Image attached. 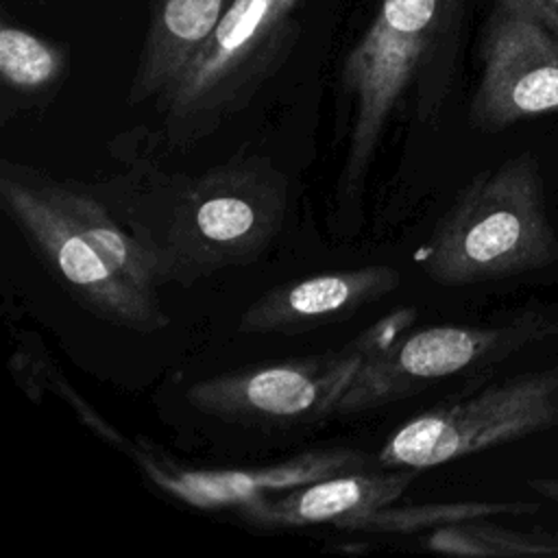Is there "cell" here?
I'll return each instance as SVG.
<instances>
[{
	"label": "cell",
	"instance_id": "cell-1",
	"mask_svg": "<svg viewBox=\"0 0 558 558\" xmlns=\"http://www.w3.org/2000/svg\"><path fill=\"white\" fill-rule=\"evenodd\" d=\"M0 203L37 259L85 312L135 333L170 325L148 251L96 192L4 157Z\"/></svg>",
	"mask_w": 558,
	"mask_h": 558
},
{
	"label": "cell",
	"instance_id": "cell-2",
	"mask_svg": "<svg viewBox=\"0 0 558 558\" xmlns=\"http://www.w3.org/2000/svg\"><path fill=\"white\" fill-rule=\"evenodd\" d=\"M126 203L122 225L148 251L159 286H192L225 268L246 266L279 235L288 183L262 157H231L196 177H168Z\"/></svg>",
	"mask_w": 558,
	"mask_h": 558
},
{
	"label": "cell",
	"instance_id": "cell-3",
	"mask_svg": "<svg viewBox=\"0 0 558 558\" xmlns=\"http://www.w3.org/2000/svg\"><path fill=\"white\" fill-rule=\"evenodd\" d=\"M464 0H379L377 13L342 65L349 98L344 161L336 183L340 209L360 207L377 150L390 120L416 94L418 118L440 107L445 85L436 70L449 72L453 35Z\"/></svg>",
	"mask_w": 558,
	"mask_h": 558
},
{
	"label": "cell",
	"instance_id": "cell-4",
	"mask_svg": "<svg viewBox=\"0 0 558 558\" xmlns=\"http://www.w3.org/2000/svg\"><path fill=\"white\" fill-rule=\"evenodd\" d=\"M556 262L558 233L532 150L477 172L418 253L423 272L447 288L499 281Z\"/></svg>",
	"mask_w": 558,
	"mask_h": 558
},
{
	"label": "cell",
	"instance_id": "cell-5",
	"mask_svg": "<svg viewBox=\"0 0 558 558\" xmlns=\"http://www.w3.org/2000/svg\"><path fill=\"white\" fill-rule=\"evenodd\" d=\"M416 316L418 310L412 305L395 307L336 349L198 379L185 390V399L207 416L242 425L310 423L333 416L360 368L412 329Z\"/></svg>",
	"mask_w": 558,
	"mask_h": 558
},
{
	"label": "cell",
	"instance_id": "cell-6",
	"mask_svg": "<svg viewBox=\"0 0 558 558\" xmlns=\"http://www.w3.org/2000/svg\"><path fill=\"white\" fill-rule=\"evenodd\" d=\"M303 0H231L207 44L159 100L163 137L185 148L244 109L292 41Z\"/></svg>",
	"mask_w": 558,
	"mask_h": 558
},
{
	"label": "cell",
	"instance_id": "cell-7",
	"mask_svg": "<svg viewBox=\"0 0 558 558\" xmlns=\"http://www.w3.org/2000/svg\"><path fill=\"white\" fill-rule=\"evenodd\" d=\"M558 425V364L434 405L397 427L377 451L384 469L423 471Z\"/></svg>",
	"mask_w": 558,
	"mask_h": 558
},
{
	"label": "cell",
	"instance_id": "cell-8",
	"mask_svg": "<svg viewBox=\"0 0 558 558\" xmlns=\"http://www.w3.org/2000/svg\"><path fill=\"white\" fill-rule=\"evenodd\" d=\"M558 336V307H532L493 325H434L405 331L366 362L340 397L333 416L403 401L453 375L493 366L530 344Z\"/></svg>",
	"mask_w": 558,
	"mask_h": 558
},
{
	"label": "cell",
	"instance_id": "cell-9",
	"mask_svg": "<svg viewBox=\"0 0 558 558\" xmlns=\"http://www.w3.org/2000/svg\"><path fill=\"white\" fill-rule=\"evenodd\" d=\"M471 124L504 131L523 120L558 116V26L512 0H495L480 48Z\"/></svg>",
	"mask_w": 558,
	"mask_h": 558
},
{
	"label": "cell",
	"instance_id": "cell-10",
	"mask_svg": "<svg viewBox=\"0 0 558 558\" xmlns=\"http://www.w3.org/2000/svg\"><path fill=\"white\" fill-rule=\"evenodd\" d=\"M126 456L161 493L196 510H238L255 499L368 464V456L349 447L310 449L281 462L240 469L185 466L146 440L131 442Z\"/></svg>",
	"mask_w": 558,
	"mask_h": 558
},
{
	"label": "cell",
	"instance_id": "cell-11",
	"mask_svg": "<svg viewBox=\"0 0 558 558\" xmlns=\"http://www.w3.org/2000/svg\"><path fill=\"white\" fill-rule=\"evenodd\" d=\"M399 286L401 272L386 264L310 275L259 294L242 312L238 331L251 336L305 333L353 316Z\"/></svg>",
	"mask_w": 558,
	"mask_h": 558
},
{
	"label": "cell",
	"instance_id": "cell-12",
	"mask_svg": "<svg viewBox=\"0 0 558 558\" xmlns=\"http://www.w3.org/2000/svg\"><path fill=\"white\" fill-rule=\"evenodd\" d=\"M414 477L416 471L412 469L347 471L255 499L235 512L255 527L336 525L347 530L353 521L392 506Z\"/></svg>",
	"mask_w": 558,
	"mask_h": 558
},
{
	"label": "cell",
	"instance_id": "cell-13",
	"mask_svg": "<svg viewBox=\"0 0 558 558\" xmlns=\"http://www.w3.org/2000/svg\"><path fill=\"white\" fill-rule=\"evenodd\" d=\"M231 0H157L131 78L129 105L157 102L207 44Z\"/></svg>",
	"mask_w": 558,
	"mask_h": 558
},
{
	"label": "cell",
	"instance_id": "cell-14",
	"mask_svg": "<svg viewBox=\"0 0 558 558\" xmlns=\"http://www.w3.org/2000/svg\"><path fill=\"white\" fill-rule=\"evenodd\" d=\"M490 517L447 523L421 538L425 549L471 558L558 556V532H523L488 521Z\"/></svg>",
	"mask_w": 558,
	"mask_h": 558
},
{
	"label": "cell",
	"instance_id": "cell-15",
	"mask_svg": "<svg viewBox=\"0 0 558 558\" xmlns=\"http://www.w3.org/2000/svg\"><path fill=\"white\" fill-rule=\"evenodd\" d=\"M65 54L52 41H46L20 26L0 28V76L2 83L22 96H35L50 89L63 74Z\"/></svg>",
	"mask_w": 558,
	"mask_h": 558
},
{
	"label": "cell",
	"instance_id": "cell-16",
	"mask_svg": "<svg viewBox=\"0 0 558 558\" xmlns=\"http://www.w3.org/2000/svg\"><path fill=\"white\" fill-rule=\"evenodd\" d=\"M538 504L532 501H453V504H427L410 508H381L357 521L347 530L360 532H418L434 530L447 523L497 517V514H530L536 512Z\"/></svg>",
	"mask_w": 558,
	"mask_h": 558
},
{
	"label": "cell",
	"instance_id": "cell-17",
	"mask_svg": "<svg viewBox=\"0 0 558 558\" xmlns=\"http://www.w3.org/2000/svg\"><path fill=\"white\" fill-rule=\"evenodd\" d=\"M512 2L525 7L527 11L536 13L545 22L558 26V0H512Z\"/></svg>",
	"mask_w": 558,
	"mask_h": 558
},
{
	"label": "cell",
	"instance_id": "cell-18",
	"mask_svg": "<svg viewBox=\"0 0 558 558\" xmlns=\"http://www.w3.org/2000/svg\"><path fill=\"white\" fill-rule=\"evenodd\" d=\"M536 493L554 499L558 504V480H532Z\"/></svg>",
	"mask_w": 558,
	"mask_h": 558
}]
</instances>
